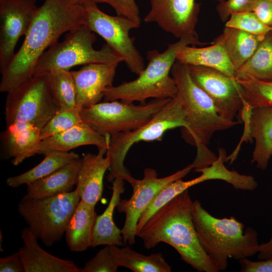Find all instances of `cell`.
<instances>
[{
    "label": "cell",
    "instance_id": "obj_1",
    "mask_svg": "<svg viewBox=\"0 0 272 272\" xmlns=\"http://www.w3.org/2000/svg\"><path fill=\"white\" fill-rule=\"evenodd\" d=\"M86 8L73 0H44L19 50L2 74L0 92H9L34 75L37 62L64 33L84 25Z\"/></svg>",
    "mask_w": 272,
    "mask_h": 272
},
{
    "label": "cell",
    "instance_id": "obj_2",
    "mask_svg": "<svg viewBox=\"0 0 272 272\" xmlns=\"http://www.w3.org/2000/svg\"><path fill=\"white\" fill-rule=\"evenodd\" d=\"M192 203L186 189L152 216L136 235L142 240L146 248L164 242L198 271L218 272L198 238L191 214Z\"/></svg>",
    "mask_w": 272,
    "mask_h": 272
},
{
    "label": "cell",
    "instance_id": "obj_3",
    "mask_svg": "<svg viewBox=\"0 0 272 272\" xmlns=\"http://www.w3.org/2000/svg\"><path fill=\"white\" fill-rule=\"evenodd\" d=\"M171 75L177 89L176 96L180 99L186 114L188 128L182 132V137L197 148L196 157L190 164L194 171L211 165L217 157L208 148L213 133L228 129L240 123L222 117L210 97L191 79L187 65L176 60Z\"/></svg>",
    "mask_w": 272,
    "mask_h": 272
},
{
    "label": "cell",
    "instance_id": "obj_4",
    "mask_svg": "<svg viewBox=\"0 0 272 272\" xmlns=\"http://www.w3.org/2000/svg\"><path fill=\"white\" fill-rule=\"evenodd\" d=\"M191 214L200 243L219 271L227 268L228 258L239 260L257 253V233L245 229L234 216L215 217L197 199L192 201Z\"/></svg>",
    "mask_w": 272,
    "mask_h": 272
},
{
    "label": "cell",
    "instance_id": "obj_5",
    "mask_svg": "<svg viewBox=\"0 0 272 272\" xmlns=\"http://www.w3.org/2000/svg\"><path fill=\"white\" fill-rule=\"evenodd\" d=\"M202 44L196 35L180 38L169 44L162 52L157 50L148 51V64L138 77L131 81L107 88L103 92L104 101L120 100L126 103L139 101L144 104L149 98H174L177 89L170 74L178 52L184 46Z\"/></svg>",
    "mask_w": 272,
    "mask_h": 272
},
{
    "label": "cell",
    "instance_id": "obj_6",
    "mask_svg": "<svg viewBox=\"0 0 272 272\" xmlns=\"http://www.w3.org/2000/svg\"><path fill=\"white\" fill-rule=\"evenodd\" d=\"M179 127L186 130L188 124L181 102L176 96L144 125L110 135L106 154L110 162L107 180L112 182L116 178H120L128 182L133 177L124 162L133 145L140 142L161 141L167 131Z\"/></svg>",
    "mask_w": 272,
    "mask_h": 272
},
{
    "label": "cell",
    "instance_id": "obj_7",
    "mask_svg": "<svg viewBox=\"0 0 272 272\" xmlns=\"http://www.w3.org/2000/svg\"><path fill=\"white\" fill-rule=\"evenodd\" d=\"M80 200L76 188L70 192L39 198L25 195L18 203V211L37 238L50 247L65 234Z\"/></svg>",
    "mask_w": 272,
    "mask_h": 272
},
{
    "label": "cell",
    "instance_id": "obj_8",
    "mask_svg": "<svg viewBox=\"0 0 272 272\" xmlns=\"http://www.w3.org/2000/svg\"><path fill=\"white\" fill-rule=\"evenodd\" d=\"M95 41L94 32L85 25L69 31L63 41L57 42L42 54L37 62L34 75L47 74L56 69L70 71L78 65L123 61L107 44L99 50L95 49Z\"/></svg>",
    "mask_w": 272,
    "mask_h": 272
},
{
    "label": "cell",
    "instance_id": "obj_9",
    "mask_svg": "<svg viewBox=\"0 0 272 272\" xmlns=\"http://www.w3.org/2000/svg\"><path fill=\"white\" fill-rule=\"evenodd\" d=\"M170 99H153L138 105L118 100L104 101L81 109L80 114L82 122L104 135H112L144 125Z\"/></svg>",
    "mask_w": 272,
    "mask_h": 272
},
{
    "label": "cell",
    "instance_id": "obj_10",
    "mask_svg": "<svg viewBox=\"0 0 272 272\" xmlns=\"http://www.w3.org/2000/svg\"><path fill=\"white\" fill-rule=\"evenodd\" d=\"M7 93L6 126L20 122L41 129L60 108L49 90L47 74L34 75Z\"/></svg>",
    "mask_w": 272,
    "mask_h": 272
},
{
    "label": "cell",
    "instance_id": "obj_11",
    "mask_svg": "<svg viewBox=\"0 0 272 272\" xmlns=\"http://www.w3.org/2000/svg\"><path fill=\"white\" fill-rule=\"evenodd\" d=\"M85 8L84 25L104 39L132 73L139 75L145 67L144 61L134 44V39L129 36L130 30L138 26L124 17L104 13L97 4Z\"/></svg>",
    "mask_w": 272,
    "mask_h": 272
},
{
    "label": "cell",
    "instance_id": "obj_12",
    "mask_svg": "<svg viewBox=\"0 0 272 272\" xmlns=\"http://www.w3.org/2000/svg\"><path fill=\"white\" fill-rule=\"evenodd\" d=\"M192 169L189 164L168 176L158 178L155 169L147 168L144 170L143 179L132 177L128 183L133 188L131 196L128 199H120L116 207L118 212L125 214L121 229L124 244L135 243L139 219L156 194L168 184L183 178Z\"/></svg>",
    "mask_w": 272,
    "mask_h": 272
},
{
    "label": "cell",
    "instance_id": "obj_13",
    "mask_svg": "<svg viewBox=\"0 0 272 272\" xmlns=\"http://www.w3.org/2000/svg\"><path fill=\"white\" fill-rule=\"evenodd\" d=\"M187 66L192 80L212 99L220 115L235 121L243 108V90L235 78L211 67Z\"/></svg>",
    "mask_w": 272,
    "mask_h": 272
},
{
    "label": "cell",
    "instance_id": "obj_14",
    "mask_svg": "<svg viewBox=\"0 0 272 272\" xmlns=\"http://www.w3.org/2000/svg\"><path fill=\"white\" fill-rule=\"evenodd\" d=\"M36 0H0V71L12 60L16 44L27 33L39 7Z\"/></svg>",
    "mask_w": 272,
    "mask_h": 272
},
{
    "label": "cell",
    "instance_id": "obj_15",
    "mask_svg": "<svg viewBox=\"0 0 272 272\" xmlns=\"http://www.w3.org/2000/svg\"><path fill=\"white\" fill-rule=\"evenodd\" d=\"M151 8L144 20L155 23L164 31L180 39L197 35L199 12L195 0H149Z\"/></svg>",
    "mask_w": 272,
    "mask_h": 272
},
{
    "label": "cell",
    "instance_id": "obj_16",
    "mask_svg": "<svg viewBox=\"0 0 272 272\" xmlns=\"http://www.w3.org/2000/svg\"><path fill=\"white\" fill-rule=\"evenodd\" d=\"M118 63H93L71 71L77 93V108L80 110L92 106L103 98V92L113 86Z\"/></svg>",
    "mask_w": 272,
    "mask_h": 272
},
{
    "label": "cell",
    "instance_id": "obj_17",
    "mask_svg": "<svg viewBox=\"0 0 272 272\" xmlns=\"http://www.w3.org/2000/svg\"><path fill=\"white\" fill-rule=\"evenodd\" d=\"M241 118L245 122L244 140L255 141L251 163L264 170L272 156V107L254 108L243 113Z\"/></svg>",
    "mask_w": 272,
    "mask_h": 272
},
{
    "label": "cell",
    "instance_id": "obj_18",
    "mask_svg": "<svg viewBox=\"0 0 272 272\" xmlns=\"http://www.w3.org/2000/svg\"><path fill=\"white\" fill-rule=\"evenodd\" d=\"M106 152V149H99L97 154L84 153L81 158L76 189L81 200L94 207L102 197L104 176L109 168Z\"/></svg>",
    "mask_w": 272,
    "mask_h": 272
},
{
    "label": "cell",
    "instance_id": "obj_19",
    "mask_svg": "<svg viewBox=\"0 0 272 272\" xmlns=\"http://www.w3.org/2000/svg\"><path fill=\"white\" fill-rule=\"evenodd\" d=\"M41 128L25 122H15L6 126L1 133V157L12 159L15 166L26 159L34 156V152L40 141Z\"/></svg>",
    "mask_w": 272,
    "mask_h": 272
},
{
    "label": "cell",
    "instance_id": "obj_20",
    "mask_svg": "<svg viewBox=\"0 0 272 272\" xmlns=\"http://www.w3.org/2000/svg\"><path fill=\"white\" fill-rule=\"evenodd\" d=\"M110 135H104L83 122L59 133L41 140L35 152L44 154L51 151L69 152L85 145H94L98 149L107 150Z\"/></svg>",
    "mask_w": 272,
    "mask_h": 272
},
{
    "label": "cell",
    "instance_id": "obj_21",
    "mask_svg": "<svg viewBox=\"0 0 272 272\" xmlns=\"http://www.w3.org/2000/svg\"><path fill=\"white\" fill-rule=\"evenodd\" d=\"M23 246L18 249L25 272H81L74 261L60 258L43 249L28 227L21 231Z\"/></svg>",
    "mask_w": 272,
    "mask_h": 272
},
{
    "label": "cell",
    "instance_id": "obj_22",
    "mask_svg": "<svg viewBox=\"0 0 272 272\" xmlns=\"http://www.w3.org/2000/svg\"><path fill=\"white\" fill-rule=\"evenodd\" d=\"M176 60L186 65L214 69L235 78V69L224 47L218 41H214L213 44L205 47L184 46L178 52Z\"/></svg>",
    "mask_w": 272,
    "mask_h": 272
},
{
    "label": "cell",
    "instance_id": "obj_23",
    "mask_svg": "<svg viewBox=\"0 0 272 272\" xmlns=\"http://www.w3.org/2000/svg\"><path fill=\"white\" fill-rule=\"evenodd\" d=\"M124 180L116 178L112 182V195L104 212L97 216L93 230L91 247L99 245H123L121 229L114 223L113 215L114 209L124 191Z\"/></svg>",
    "mask_w": 272,
    "mask_h": 272
},
{
    "label": "cell",
    "instance_id": "obj_24",
    "mask_svg": "<svg viewBox=\"0 0 272 272\" xmlns=\"http://www.w3.org/2000/svg\"><path fill=\"white\" fill-rule=\"evenodd\" d=\"M81 164L80 157L50 175L27 185L25 196L39 198L73 191Z\"/></svg>",
    "mask_w": 272,
    "mask_h": 272
},
{
    "label": "cell",
    "instance_id": "obj_25",
    "mask_svg": "<svg viewBox=\"0 0 272 272\" xmlns=\"http://www.w3.org/2000/svg\"><path fill=\"white\" fill-rule=\"evenodd\" d=\"M97 216L95 207L80 200L68 222L64 234L66 243L71 251L82 252L91 247Z\"/></svg>",
    "mask_w": 272,
    "mask_h": 272
},
{
    "label": "cell",
    "instance_id": "obj_26",
    "mask_svg": "<svg viewBox=\"0 0 272 272\" xmlns=\"http://www.w3.org/2000/svg\"><path fill=\"white\" fill-rule=\"evenodd\" d=\"M265 35L225 26L214 41L223 45L236 71L252 56Z\"/></svg>",
    "mask_w": 272,
    "mask_h": 272
},
{
    "label": "cell",
    "instance_id": "obj_27",
    "mask_svg": "<svg viewBox=\"0 0 272 272\" xmlns=\"http://www.w3.org/2000/svg\"><path fill=\"white\" fill-rule=\"evenodd\" d=\"M238 80H272V30L267 33L252 56L235 73Z\"/></svg>",
    "mask_w": 272,
    "mask_h": 272
},
{
    "label": "cell",
    "instance_id": "obj_28",
    "mask_svg": "<svg viewBox=\"0 0 272 272\" xmlns=\"http://www.w3.org/2000/svg\"><path fill=\"white\" fill-rule=\"evenodd\" d=\"M111 252L119 266L126 267L134 272H170L171 266L162 254L155 253L149 255L138 253L126 246L119 248L109 245Z\"/></svg>",
    "mask_w": 272,
    "mask_h": 272
},
{
    "label": "cell",
    "instance_id": "obj_29",
    "mask_svg": "<svg viewBox=\"0 0 272 272\" xmlns=\"http://www.w3.org/2000/svg\"><path fill=\"white\" fill-rule=\"evenodd\" d=\"M80 158L74 152L51 151L45 154L44 159L37 165L21 174L9 177L7 184L12 188L26 185L43 178Z\"/></svg>",
    "mask_w": 272,
    "mask_h": 272
},
{
    "label": "cell",
    "instance_id": "obj_30",
    "mask_svg": "<svg viewBox=\"0 0 272 272\" xmlns=\"http://www.w3.org/2000/svg\"><path fill=\"white\" fill-rule=\"evenodd\" d=\"M226 151H219L217 159L210 166L195 170L200 172L204 181L222 180L231 184L236 189L253 191L258 186L255 178L250 175L240 174L234 170H229L224 165L227 162Z\"/></svg>",
    "mask_w": 272,
    "mask_h": 272
},
{
    "label": "cell",
    "instance_id": "obj_31",
    "mask_svg": "<svg viewBox=\"0 0 272 272\" xmlns=\"http://www.w3.org/2000/svg\"><path fill=\"white\" fill-rule=\"evenodd\" d=\"M47 75L49 90L60 107L77 109L76 89L71 71L56 69Z\"/></svg>",
    "mask_w": 272,
    "mask_h": 272
},
{
    "label": "cell",
    "instance_id": "obj_32",
    "mask_svg": "<svg viewBox=\"0 0 272 272\" xmlns=\"http://www.w3.org/2000/svg\"><path fill=\"white\" fill-rule=\"evenodd\" d=\"M201 182L199 176L188 181H183L182 179H180L162 188L141 215L136 228V234L152 216L171 200L186 189Z\"/></svg>",
    "mask_w": 272,
    "mask_h": 272
},
{
    "label": "cell",
    "instance_id": "obj_33",
    "mask_svg": "<svg viewBox=\"0 0 272 272\" xmlns=\"http://www.w3.org/2000/svg\"><path fill=\"white\" fill-rule=\"evenodd\" d=\"M243 90L242 111H251L260 107H272V80H236Z\"/></svg>",
    "mask_w": 272,
    "mask_h": 272
},
{
    "label": "cell",
    "instance_id": "obj_34",
    "mask_svg": "<svg viewBox=\"0 0 272 272\" xmlns=\"http://www.w3.org/2000/svg\"><path fill=\"white\" fill-rule=\"evenodd\" d=\"M82 122L79 109L60 108L41 129L40 140L62 132Z\"/></svg>",
    "mask_w": 272,
    "mask_h": 272
},
{
    "label": "cell",
    "instance_id": "obj_35",
    "mask_svg": "<svg viewBox=\"0 0 272 272\" xmlns=\"http://www.w3.org/2000/svg\"><path fill=\"white\" fill-rule=\"evenodd\" d=\"M225 26L234 28L255 35H266L272 30L264 24L253 12L232 14Z\"/></svg>",
    "mask_w": 272,
    "mask_h": 272
},
{
    "label": "cell",
    "instance_id": "obj_36",
    "mask_svg": "<svg viewBox=\"0 0 272 272\" xmlns=\"http://www.w3.org/2000/svg\"><path fill=\"white\" fill-rule=\"evenodd\" d=\"M118 267L109 245H106L86 263L81 272H116Z\"/></svg>",
    "mask_w": 272,
    "mask_h": 272
},
{
    "label": "cell",
    "instance_id": "obj_37",
    "mask_svg": "<svg viewBox=\"0 0 272 272\" xmlns=\"http://www.w3.org/2000/svg\"><path fill=\"white\" fill-rule=\"evenodd\" d=\"M257 1L225 0L217 6V11L220 19L223 21H227L233 14L252 12Z\"/></svg>",
    "mask_w": 272,
    "mask_h": 272
},
{
    "label": "cell",
    "instance_id": "obj_38",
    "mask_svg": "<svg viewBox=\"0 0 272 272\" xmlns=\"http://www.w3.org/2000/svg\"><path fill=\"white\" fill-rule=\"evenodd\" d=\"M97 3L110 6L117 15L124 17L133 22L138 27L141 24L139 9L135 0H96Z\"/></svg>",
    "mask_w": 272,
    "mask_h": 272
},
{
    "label": "cell",
    "instance_id": "obj_39",
    "mask_svg": "<svg viewBox=\"0 0 272 272\" xmlns=\"http://www.w3.org/2000/svg\"><path fill=\"white\" fill-rule=\"evenodd\" d=\"M1 272H25L21 256L18 251L0 258Z\"/></svg>",
    "mask_w": 272,
    "mask_h": 272
},
{
    "label": "cell",
    "instance_id": "obj_40",
    "mask_svg": "<svg viewBox=\"0 0 272 272\" xmlns=\"http://www.w3.org/2000/svg\"><path fill=\"white\" fill-rule=\"evenodd\" d=\"M241 272H272V258L252 261L248 258L239 260Z\"/></svg>",
    "mask_w": 272,
    "mask_h": 272
},
{
    "label": "cell",
    "instance_id": "obj_41",
    "mask_svg": "<svg viewBox=\"0 0 272 272\" xmlns=\"http://www.w3.org/2000/svg\"><path fill=\"white\" fill-rule=\"evenodd\" d=\"M252 12L264 24L272 26V0H258Z\"/></svg>",
    "mask_w": 272,
    "mask_h": 272
},
{
    "label": "cell",
    "instance_id": "obj_42",
    "mask_svg": "<svg viewBox=\"0 0 272 272\" xmlns=\"http://www.w3.org/2000/svg\"><path fill=\"white\" fill-rule=\"evenodd\" d=\"M257 251L258 259L266 260L272 258V237L268 242L259 244Z\"/></svg>",
    "mask_w": 272,
    "mask_h": 272
},
{
    "label": "cell",
    "instance_id": "obj_43",
    "mask_svg": "<svg viewBox=\"0 0 272 272\" xmlns=\"http://www.w3.org/2000/svg\"><path fill=\"white\" fill-rule=\"evenodd\" d=\"M75 3L86 7L96 4V0H73Z\"/></svg>",
    "mask_w": 272,
    "mask_h": 272
},
{
    "label": "cell",
    "instance_id": "obj_44",
    "mask_svg": "<svg viewBox=\"0 0 272 272\" xmlns=\"http://www.w3.org/2000/svg\"><path fill=\"white\" fill-rule=\"evenodd\" d=\"M216 1H220V2H223V1H225V0H216Z\"/></svg>",
    "mask_w": 272,
    "mask_h": 272
},
{
    "label": "cell",
    "instance_id": "obj_45",
    "mask_svg": "<svg viewBox=\"0 0 272 272\" xmlns=\"http://www.w3.org/2000/svg\"><path fill=\"white\" fill-rule=\"evenodd\" d=\"M271 27L272 28V26Z\"/></svg>",
    "mask_w": 272,
    "mask_h": 272
}]
</instances>
